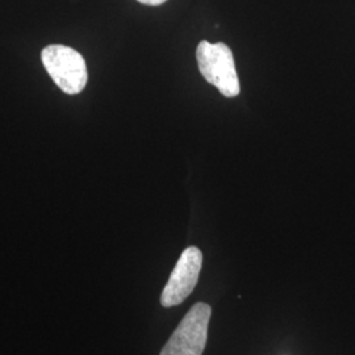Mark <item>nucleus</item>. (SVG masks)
I'll return each mask as SVG.
<instances>
[{"label":"nucleus","mask_w":355,"mask_h":355,"mask_svg":"<svg viewBox=\"0 0 355 355\" xmlns=\"http://www.w3.org/2000/svg\"><path fill=\"white\" fill-rule=\"evenodd\" d=\"M196 60L204 79L224 96L234 98L240 94V80L233 53L228 45L202 41L196 51Z\"/></svg>","instance_id":"nucleus-1"},{"label":"nucleus","mask_w":355,"mask_h":355,"mask_svg":"<svg viewBox=\"0 0 355 355\" xmlns=\"http://www.w3.org/2000/svg\"><path fill=\"white\" fill-rule=\"evenodd\" d=\"M41 60L54 83L69 95L82 92L87 85V66L80 53L64 45H49Z\"/></svg>","instance_id":"nucleus-2"},{"label":"nucleus","mask_w":355,"mask_h":355,"mask_svg":"<svg viewBox=\"0 0 355 355\" xmlns=\"http://www.w3.org/2000/svg\"><path fill=\"white\" fill-rule=\"evenodd\" d=\"M211 313V306L205 303L193 305L166 343L161 355L203 354Z\"/></svg>","instance_id":"nucleus-3"},{"label":"nucleus","mask_w":355,"mask_h":355,"mask_svg":"<svg viewBox=\"0 0 355 355\" xmlns=\"http://www.w3.org/2000/svg\"><path fill=\"white\" fill-rule=\"evenodd\" d=\"M202 266V252L195 246L187 248L178 259L177 266L174 267L162 291L161 304L165 308H170L183 303L190 296L191 292L193 291L199 279Z\"/></svg>","instance_id":"nucleus-4"},{"label":"nucleus","mask_w":355,"mask_h":355,"mask_svg":"<svg viewBox=\"0 0 355 355\" xmlns=\"http://www.w3.org/2000/svg\"><path fill=\"white\" fill-rule=\"evenodd\" d=\"M137 1H140L142 4H146V6H161L167 0H137Z\"/></svg>","instance_id":"nucleus-5"}]
</instances>
